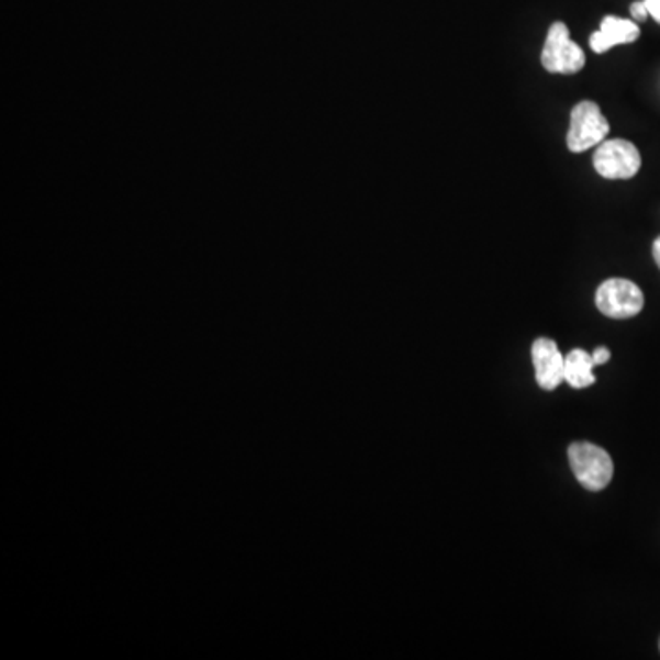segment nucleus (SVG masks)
I'll use <instances>...</instances> for the list:
<instances>
[{
  "instance_id": "6",
  "label": "nucleus",
  "mask_w": 660,
  "mask_h": 660,
  "mask_svg": "<svg viewBox=\"0 0 660 660\" xmlns=\"http://www.w3.org/2000/svg\"><path fill=\"white\" fill-rule=\"evenodd\" d=\"M533 363L536 382L545 391H555L566 382V356L561 355L556 342L538 338L533 345Z\"/></svg>"
},
{
  "instance_id": "7",
  "label": "nucleus",
  "mask_w": 660,
  "mask_h": 660,
  "mask_svg": "<svg viewBox=\"0 0 660 660\" xmlns=\"http://www.w3.org/2000/svg\"><path fill=\"white\" fill-rule=\"evenodd\" d=\"M593 355L588 350L572 349L566 356V382L574 389H585L596 382L593 374L594 369Z\"/></svg>"
},
{
  "instance_id": "2",
  "label": "nucleus",
  "mask_w": 660,
  "mask_h": 660,
  "mask_svg": "<svg viewBox=\"0 0 660 660\" xmlns=\"http://www.w3.org/2000/svg\"><path fill=\"white\" fill-rule=\"evenodd\" d=\"M609 133V122L605 120L594 101H580L571 112V127L567 134V147L571 153L596 147Z\"/></svg>"
},
{
  "instance_id": "14",
  "label": "nucleus",
  "mask_w": 660,
  "mask_h": 660,
  "mask_svg": "<svg viewBox=\"0 0 660 660\" xmlns=\"http://www.w3.org/2000/svg\"><path fill=\"white\" fill-rule=\"evenodd\" d=\"M659 648H660V642H659Z\"/></svg>"
},
{
  "instance_id": "4",
  "label": "nucleus",
  "mask_w": 660,
  "mask_h": 660,
  "mask_svg": "<svg viewBox=\"0 0 660 660\" xmlns=\"http://www.w3.org/2000/svg\"><path fill=\"white\" fill-rule=\"evenodd\" d=\"M594 169L600 177L609 180H627L640 171L642 156L635 144L627 139H607L602 142L594 153Z\"/></svg>"
},
{
  "instance_id": "10",
  "label": "nucleus",
  "mask_w": 660,
  "mask_h": 660,
  "mask_svg": "<svg viewBox=\"0 0 660 660\" xmlns=\"http://www.w3.org/2000/svg\"><path fill=\"white\" fill-rule=\"evenodd\" d=\"M629 12H631V18L635 19V23H644V21L649 18L648 7H646L644 0L633 2Z\"/></svg>"
},
{
  "instance_id": "5",
  "label": "nucleus",
  "mask_w": 660,
  "mask_h": 660,
  "mask_svg": "<svg viewBox=\"0 0 660 660\" xmlns=\"http://www.w3.org/2000/svg\"><path fill=\"white\" fill-rule=\"evenodd\" d=\"M594 300L599 311L613 320L635 317L644 309L642 290L629 279H607L600 284Z\"/></svg>"
},
{
  "instance_id": "8",
  "label": "nucleus",
  "mask_w": 660,
  "mask_h": 660,
  "mask_svg": "<svg viewBox=\"0 0 660 660\" xmlns=\"http://www.w3.org/2000/svg\"><path fill=\"white\" fill-rule=\"evenodd\" d=\"M600 32L605 35V40L609 41L611 46L616 45H629L640 37V29L635 21H627V19L607 18L600 24Z\"/></svg>"
},
{
  "instance_id": "9",
  "label": "nucleus",
  "mask_w": 660,
  "mask_h": 660,
  "mask_svg": "<svg viewBox=\"0 0 660 660\" xmlns=\"http://www.w3.org/2000/svg\"><path fill=\"white\" fill-rule=\"evenodd\" d=\"M589 43H591V48H593V52H596V54H605V52L613 48V46L609 45V41L605 40V35L602 34L600 30L591 35V41H589Z\"/></svg>"
},
{
  "instance_id": "11",
  "label": "nucleus",
  "mask_w": 660,
  "mask_h": 660,
  "mask_svg": "<svg viewBox=\"0 0 660 660\" xmlns=\"http://www.w3.org/2000/svg\"><path fill=\"white\" fill-rule=\"evenodd\" d=\"M611 360V350L607 347H599V349H594L593 353V361L594 366H604L607 361Z\"/></svg>"
},
{
  "instance_id": "1",
  "label": "nucleus",
  "mask_w": 660,
  "mask_h": 660,
  "mask_svg": "<svg viewBox=\"0 0 660 660\" xmlns=\"http://www.w3.org/2000/svg\"><path fill=\"white\" fill-rule=\"evenodd\" d=\"M569 462H571L572 473L578 479V483L591 492L604 490L611 483L613 472H615L609 454L604 448L591 445V443L571 445Z\"/></svg>"
},
{
  "instance_id": "12",
  "label": "nucleus",
  "mask_w": 660,
  "mask_h": 660,
  "mask_svg": "<svg viewBox=\"0 0 660 660\" xmlns=\"http://www.w3.org/2000/svg\"><path fill=\"white\" fill-rule=\"evenodd\" d=\"M651 18L660 24V0H644Z\"/></svg>"
},
{
  "instance_id": "13",
  "label": "nucleus",
  "mask_w": 660,
  "mask_h": 660,
  "mask_svg": "<svg viewBox=\"0 0 660 660\" xmlns=\"http://www.w3.org/2000/svg\"><path fill=\"white\" fill-rule=\"evenodd\" d=\"M653 257H655V262H657V265H659V268H660V237H659V239H655Z\"/></svg>"
},
{
  "instance_id": "3",
  "label": "nucleus",
  "mask_w": 660,
  "mask_h": 660,
  "mask_svg": "<svg viewBox=\"0 0 660 660\" xmlns=\"http://www.w3.org/2000/svg\"><path fill=\"white\" fill-rule=\"evenodd\" d=\"M541 65L549 72L567 74V76L578 74L585 67V54L574 41H571L566 24L555 23L550 26L541 52Z\"/></svg>"
}]
</instances>
